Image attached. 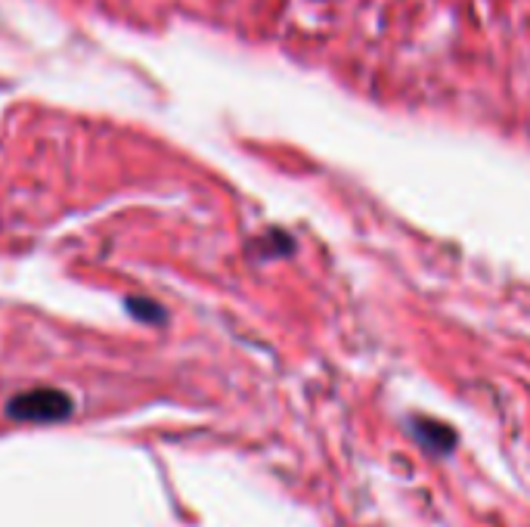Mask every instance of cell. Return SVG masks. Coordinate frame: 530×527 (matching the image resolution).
I'll return each instance as SVG.
<instances>
[{"label":"cell","mask_w":530,"mask_h":527,"mask_svg":"<svg viewBox=\"0 0 530 527\" xmlns=\"http://www.w3.org/2000/svg\"><path fill=\"white\" fill-rule=\"evenodd\" d=\"M7 416L22 419V422H62L72 416V397L53 388L16 394L7 403Z\"/></svg>","instance_id":"6da1fadb"},{"label":"cell","mask_w":530,"mask_h":527,"mask_svg":"<svg viewBox=\"0 0 530 527\" xmlns=\"http://www.w3.org/2000/svg\"><path fill=\"white\" fill-rule=\"evenodd\" d=\"M413 431H416V438H419L428 450H434V453H450L453 444H456V434H453L447 425H441V422L413 419Z\"/></svg>","instance_id":"7a4b0ae2"},{"label":"cell","mask_w":530,"mask_h":527,"mask_svg":"<svg viewBox=\"0 0 530 527\" xmlns=\"http://www.w3.org/2000/svg\"><path fill=\"white\" fill-rule=\"evenodd\" d=\"M261 258H279V255H292L295 252V239L286 230H270L261 242Z\"/></svg>","instance_id":"3957f363"},{"label":"cell","mask_w":530,"mask_h":527,"mask_svg":"<svg viewBox=\"0 0 530 527\" xmlns=\"http://www.w3.org/2000/svg\"><path fill=\"white\" fill-rule=\"evenodd\" d=\"M128 310H131V314H134L137 320L152 323V326H162V323L168 320L165 307H162V304H155L152 298H128Z\"/></svg>","instance_id":"277c9868"}]
</instances>
